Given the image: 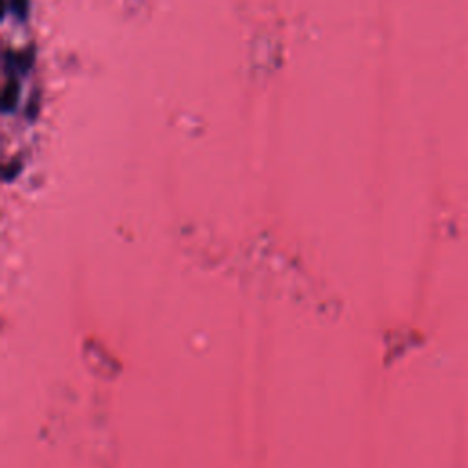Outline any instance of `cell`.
Returning a JSON list of instances; mask_svg holds the SVG:
<instances>
[{
	"mask_svg": "<svg viewBox=\"0 0 468 468\" xmlns=\"http://www.w3.org/2000/svg\"><path fill=\"white\" fill-rule=\"evenodd\" d=\"M17 99H19V85L10 81L5 88V94H3V103H5V110L10 112L17 107Z\"/></svg>",
	"mask_w": 468,
	"mask_h": 468,
	"instance_id": "6da1fadb",
	"label": "cell"
},
{
	"mask_svg": "<svg viewBox=\"0 0 468 468\" xmlns=\"http://www.w3.org/2000/svg\"><path fill=\"white\" fill-rule=\"evenodd\" d=\"M14 12L19 16V17H25L26 16V10H28V3L26 0H14Z\"/></svg>",
	"mask_w": 468,
	"mask_h": 468,
	"instance_id": "7a4b0ae2",
	"label": "cell"
}]
</instances>
